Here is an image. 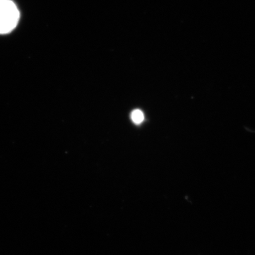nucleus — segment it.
<instances>
[{"label": "nucleus", "mask_w": 255, "mask_h": 255, "mask_svg": "<svg viewBox=\"0 0 255 255\" xmlns=\"http://www.w3.org/2000/svg\"><path fill=\"white\" fill-rule=\"evenodd\" d=\"M19 11L11 0H0V34H6L17 26Z\"/></svg>", "instance_id": "1"}, {"label": "nucleus", "mask_w": 255, "mask_h": 255, "mask_svg": "<svg viewBox=\"0 0 255 255\" xmlns=\"http://www.w3.org/2000/svg\"><path fill=\"white\" fill-rule=\"evenodd\" d=\"M131 119L135 124H141L144 120V114L140 110H134L131 113Z\"/></svg>", "instance_id": "2"}]
</instances>
